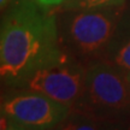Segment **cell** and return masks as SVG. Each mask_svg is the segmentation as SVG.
<instances>
[{
    "label": "cell",
    "mask_w": 130,
    "mask_h": 130,
    "mask_svg": "<svg viewBox=\"0 0 130 130\" xmlns=\"http://www.w3.org/2000/svg\"><path fill=\"white\" fill-rule=\"evenodd\" d=\"M60 51L53 11L35 0H10L0 30V74L5 83L23 88Z\"/></svg>",
    "instance_id": "cell-1"
},
{
    "label": "cell",
    "mask_w": 130,
    "mask_h": 130,
    "mask_svg": "<svg viewBox=\"0 0 130 130\" xmlns=\"http://www.w3.org/2000/svg\"><path fill=\"white\" fill-rule=\"evenodd\" d=\"M99 119H115L130 113V90L125 72L107 61L87 68L83 95L75 107Z\"/></svg>",
    "instance_id": "cell-2"
},
{
    "label": "cell",
    "mask_w": 130,
    "mask_h": 130,
    "mask_svg": "<svg viewBox=\"0 0 130 130\" xmlns=\"http://www.w3.org/2000/svg\"><path fill=\"white\" fill-rule=\"evenodd\" d=\"M71 108L48 95L25 89L3 99L0 113L3 128L10 130H46L61 124Z\"/></svg>",
    "instance_id": "cell-3"
},
{
    "label": "cell",
    "mask_w": 130,
    "mask_h": 130,
    "mask_svg": "<svg viewBox=\"0 0 130 130\" xmlns=\"http://www.w3.org/2000/svg\"><path fill=\"white\" fill-rule=\"evenodd\" d=\"M64 19V37L79 56L104 53L122 16V6L70 10Z\"/></svg>",
    "instance_id": "cell-4"
},
{
    "label": "cell",
    "mask_w": 130,
    "mask_h": 130,
    "mask_svg": "<svg viewBox=\"0 0 130 130\" xmlns=\"http://www.w3.org/2000/svg\"><path fill=\"white\" fill-rule=\"evenodd\" d=\"M87 69L69 52L61 50L30 76L25 88L48 95L69 106H77L83 95Z\"/></svg>",
    "instance_id": "cell-5"
},
{
    "label": "cell",
    "mask_w": 130,
    "mask_h": 130,
    "mask_svg": "<svg viewBox=\"0 0 130 130\" xmlns=\"http://www.w3.org/2000/svg\"><path fill=\"white\" fill-rule=\"evenodd\" d=\"M102 56L124 72L130 71V14L121 18Z\"/></svg>",
    "instance_id": "cell-6"
},
{
    "label": "cell",
    "mask_w": 130,
    "mask_h": 130,
    "mask_svg": "<svg viewBox=\"0 0 130 130\" xmlns=\"http://www.w3.org/2000/svg\"><path fill=\"white\" fill-rule=\"evenodd\" d=\"M125 0H69L65 5L66 10L95 9L108 6H123Z\"/></svg>",
    "instance_id": "cell-7"
},
{
    "label": "cell",
    "mask_w": 130,
    "mask_h": 130,
    "mask_svg": "<svg viewBox=\"0 0 130 130\" xmlns=\"http://www.w3.org/2000/svg\"><path fill=\"white\" fill-rule=\"evenodd\" d=\"M39 4L43 5L46 7H50V9H53V7H57V6H63V5H66L69 0H35Z\"/></svg>",
    "instance_id": "cell-8"
},
{
    "label": "cell",
    "mask_w": 130,
    "mask_h": 130,
    "mask_svg": "<svg viewBox=\"0 0 130 130\" xmlns=\"http://www.w3.org/2000/svg\"><path fill=\"white\" fill-rule=\"evenodd\" d=\"M9 3H10V0H0V6H1V9H5Z\"/></svg>",
    "instance_id": "cell-9"
},
{
    "label": "cell",
    "mask_w": 130,
    "mask_h": 130,
    "mask_svg": "<svg viewBox=\"0 0 130 130\" xmlns=\"http://www.w3.org/2000/svg\"><path fill=\"white\" fill-rule=\"evenodd\" d=\"M125 77H126V82H128V87H129V90H130V71L125 72Z\"/></svg>",
    "instance_id": "cell-10"
}]
</instances>
